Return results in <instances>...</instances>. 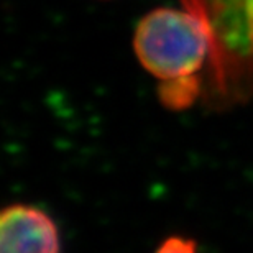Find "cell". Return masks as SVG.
Returning <instances> with one entry per match:
<instances>
[{
  "label": "cell",
  "instance_id": "277c9868",
  "mask_svg": "<svg viewBox=\"0 0 253 253\" xmlns=\"http://www.w3.org/2000/svg\"><path fill=\"white\" fill-rule=\"evenodd\" d=\"M201 95H204V78H188L158 84L160 102L169 110L189 109Z\"/></svg>",
  "mask_w": 253,
  "mask_h": 253
},
{
  "label": "cell",
  "instance_id": "7a4b0ae2",
  "mask_svg": "<svg viewBox=\"0 0 253 253\" xmlns=\"http://www.w3.org/2000/svg\"><path fill=\"white\" fill-rule=\"evenodd\" d=\"M133 51L158 83L204 78L211 59V33L194 7H158L140 18Z\"/></svg>",
  "mask_w": 253,
  "mask_h": 253
},
{
  "label": "cell",
  "instance_id": "6da1fadb",
  "mask_svg": "<svg viewBox=\"0 0 253 253\" xmlns=\"http://www.w3.org/2000/svg\"><path fill=\"white\" fill-rule=\"evenodd\" d=\"M211 33L204 97L239 104L253 94V0H192Z\"/></svg>",
  "mask_w": 253,
  "mask_h": 253
},
{
  "label": "cell",
  "instance_id": "3957f363",
  "mask_svg": "<svg viewBox=\"0 0 253 253\" xmlns=\"http://www.w3.org/2000/svg\"><path fill=\"white\" fill-rule=\"evenodd\" d=\"M0 253H61L56 222L32 204H10L0 214Z\"/></svg>",
  "mask_w": 253,
  "mask_h": 253
},
{
  "label": "cell",
  "instance_id": "5b68a950",
  "mask_svg": "<svg viewBox=\"0 0 253 253\" xmlns=\"http://www.w3.org/2000/svg\"><path fill=\"white\" fill-rule=\"evenodd\" d=\"M155 253H197V242L184 235H171L161 242Z\"/></svg>",
  "mask_w": 253,
  "mask_h": 253
}]
</instances>
